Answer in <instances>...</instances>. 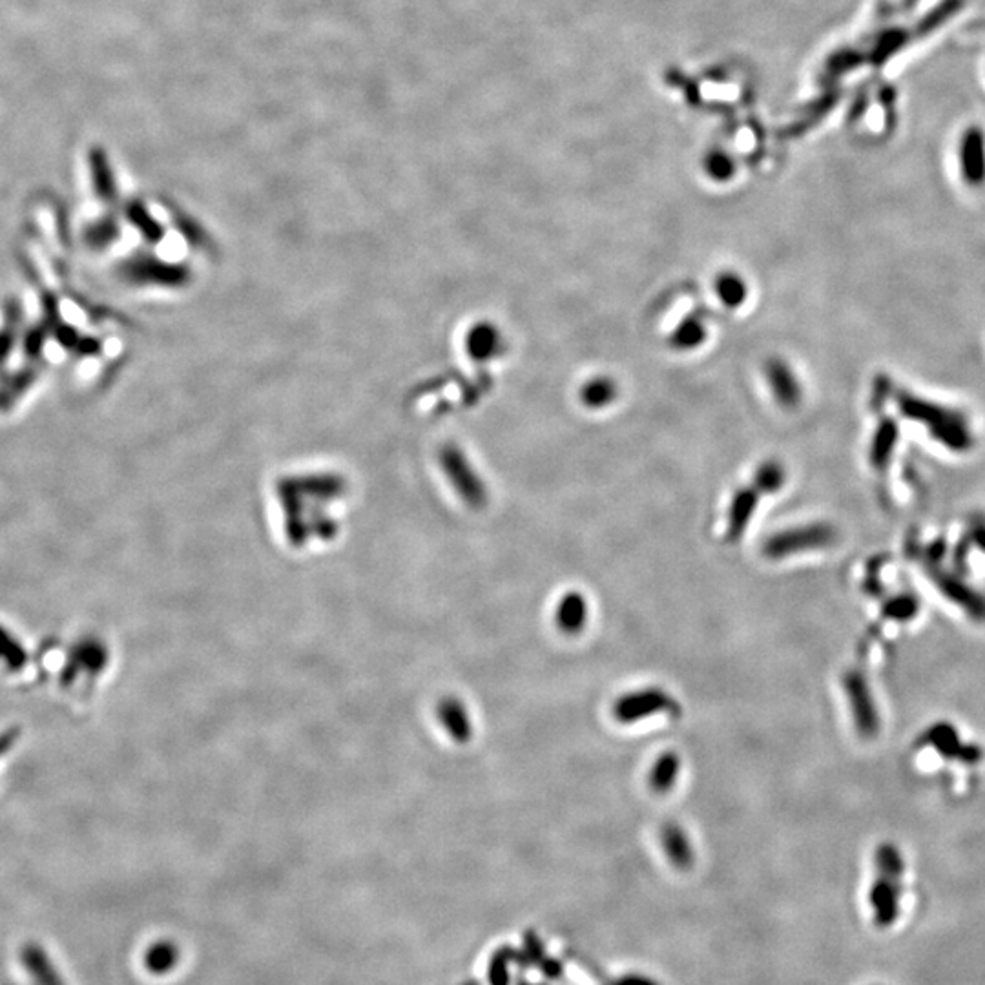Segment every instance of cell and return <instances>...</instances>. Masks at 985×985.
<instances>
[{
	"label": "cell",
	"mask_w": 985,
	"mask_h": 985,
	"mask_svg": "<svg viewBox=\"0 0 985 985\" xmlns=\"http://www.w3.org/2000/svg\"><path fill=\"white\" fill-rule=\"evenodd\" d=\"M880 878L871 891V907L874 923L880 929H889L900 918L903 865L900 856L892 849H883L878 858Z\"/></svg>",
	"instance_id": "1"
},
{
	"label": "cell",
	"mask_w": 985,
	"mask_h": 985,
	"mask_svg": "<svg viewBox=\"0 0 985 985\" xmlns=\"http://www.w3.org/2000/svg\"><path fill=\"white\" fill-rule=\"evenodd\" d=\"M903 411L909 416L923 420L940 442L953 449H965L971 444L969 431L958 413L947 411L944 407L925 404L922 400L909 398L903 402Z\"/></svg>",
	"instance_id": "2"
},
{
	"label": "cell",
	"mask_w": 985,
	"mask_h": 985,
	"mask_svg": "<svg viewBox=\"0 0 985 985\" xmlns=\"http://www.w3.org/2000/svg\"><path fill=\"white\" fill-rule=\"evenodd\" d=\"M679 706L672 695L663 688H643L619 697L612 706L615 721L632 725L657 714H677Z\"/></svg>",
	"instance_id": "3"
},
{
	"label": "cell",
	"mask_w": 985,
	"mask_h": 985,
	"mask_svg": "<svg viewBox=\"0 0 985 985\" xmlns=\"http://www.w3.org/2000/svg\"><path fill=\"white\" fill-rule=\"evenodd\" d=\"M836 539L834 529L829 524H810L803 528L787 529L776 533L765 542L763 553L768 559H785L794 553L818 550L829 546Z\"/></svg>",
	"instance_id": "4"
},
{
	"label": "cell",
	"mask_w": 985,
	"mask_h": 985,
	"mask_svg": "<svg viewBox=\"0 0 985 985\" xmlns=\"http://www.w3.org/2000/svg\"><path fill=\"white\" fill-rule=\"evenodd\" d=\"M442 464H444L447 475L453 480L455 488L458 489V493L462 495L467 504L482 506L488 500L486 486L482 484L477 471H473L471 464L462 455V451H458L455 447H449L444 451Z\"/></svg>",
	"instance_id": "5"
},
{
	"label": "cell",
	"mask_w": 985,
	"mask_h": 985,
	"mask_svg": "<svg viewBox=\"0 0 985 985\" xmlns=\"http://www.w3.org/2000/svg\"><path fill=\"white\" fill-rule=\"evenodd\" d=\"M768 387L776 402L787 409H794L803 400V387L792 367L781 358H772L765 365Z\"/></svg>",
	"instance_id": "6"
},
{
	"label": "cell",
	"mask_w": 985,
	"mask_h": 985,
	"mask_svg": "<svg viewBox=\"0 0 985 985\" xmlns=\"http://www.w3.org/2000/svg\"><path fill=\"white\" fill-rule=\"evenodd\" d=\"M22 967L35 985H66L59 969L53 964L50 954L37 942H28L21 947Z\"/></svg>",
	"instance_id": "7"
},
{
	"label": "cell",
	"mask_w": 985,
	"mask_h": 985,
	"mask_svg": "<svg viewBox=\"0 0 985 985\" xmlns=\"http://www.w3.org/2000/svg\"><path fill=\"white\" fill-rule=\"evenodd\" d=\"M588 601L581 591H568L560 597L555 608V623L559 630L566 635H577L584 630L590 617Z\"/></svg>",
	"instance_id": "8"
},
{
	"label": "cell",
	"mask_w": 985,
	"mask_h": 985,
	"mask_svg": "<svg viewBox=\"0 0 985 985\" xmlns=\"http://www.w3.org/2000/svg\"><path fill=\"white\" fill-rule=\"evenodd\" d=\"M757 502H759V491L756 488H743L737 491L728 509L726 539L734 542L745 533L748 522L756 513Z\"/></svg>",
	"instance_id": "9"
},
{
	"label": "cell",
	"mask_w": 985,
	"mask_h": 985,
	"mask_svg": "<svg viewBox=\"0 0 985 985\" xmlns=\"http://www.w3.org/2000/svg\"><path fill=\"white\" fill-rule=\"evenodd\" d=\"M661 845L668 860L679 871H686L694 865L695 852L683 827L677 823H666L661 829Z\"/></svg>",
	"instance_id": "10"
},
{
	"label": "cell",
	"mask_w": 985,
	"mask_h": 985,
	"mask_svg": "<svg viewBox=\"0 0 985 985\" xmlns=\"http://www.w3.org/2000/svg\"><path fill=\"white\" fill-rule=\"evenodd\" d=\"M467 349L478 362H488L502 353L504 338L493 323H478L469 332Z\"/></svg>",
	"instance_id": "11"
},
{
	"label": "cell",
	"mask_w": 985,
	"mask_h": 985,
	"mask_svg": "<svg viewBox=\"0 0 985 985\" xmlns=\"http://www.w3.org/2000/svg\"><path fill=\"white\" fill-rule=\"evenodd\" d=\"M179 960H181V949L172 940H157L146 949L145 967L152 975H170L179 965Z\"/></svg>",
	"instance_id": "12"
},
{
	"label": "cell",
	"mask_w": 985,
	"mask_h": 985,
	"mask_svg": "<svg viewBox=\"0 0 985 985\" xmlns=\"http://www.w3.org/2000/svg\"><path fill=\"white\" fill-rule=\"evenodd\" d=\"M617 396L619 385L610 376H595L582 385L581 402L593 411L612 405Z\"/></svg>",
	"instance_id": "13"
},
{
	"label": "cell",
	"mask_w": 985,
	"mask_h": 985,
	"mask_svg": "<svg viewBox=\"0 0 985 985\" xmlns=\"http://www.w3.org/2000/svg\"><path fill=\"white\" fill-rule=\"evenodd\" d=\"M681 772V757L675 752H664L655 761L648 783L657 794H666L674 788L675 781L679 779Z\"/></svg>",
	"instance_id": "14"
},
{
	"label": "cell",
	"mask_w": 985,
	"mask_h": 985,
	"mask_svg": "<svg viewBox=\"0 0 985 985\" xmlns=\"http://www.w3.org/2000/svg\"><path fill=\"white\" fill-rule=\"evenodd\" d=\"M716 294L728 309L741 307L748 298L747 281L737 272H723L716 280Z\"/></svg>",
	"instance_id": "15"
},
{
	"label": "cell",
	"mask_w": 985,
	"mask_h": 985,
	"mask_svg": "<svg viewBox=\"0 0 985 985\" xmlns=\"http://www.w3.org/2000/svg\"><path fill=\"white\" fill-rule=\"evenodd\" d=\"M706 334L708 331L705 322L699 320L697 316H688L675 327L670 336V343L679 351H692L705 343Z\"/></svg>",
	"instance_id": "16"
},
{
	"label": "cell",
	"mask_w": 985,
	"mask_h": 985,
	"mask_svg": "<svg viewBox=\"0 0 985 985\" xmlns=\"http://www.w3.org/2000/svg\"><path fill=\"white\" fill-rule=\"evenodd\" d=\"M785 482H787L785 467L781 466L779 462L768 460L757 469L756 477H754V488L759 493H776L785 486Z\"/></svg>",
	"instance_id": "17"
},
{
	"label": "cell",
	"mask_w": 985,
	"mask_h": 985,
	"mask_svg": "<svg viewBox=\"0 0 985 985\" xmlns=\"http://www.w3.org/2000/svg\"><path fill=\"white\" fill-rule=\"evenodd\" d=\"M444 716H446V723L449 726V730L458 737V739H467L471 730H469V723H467L466 712L462 710V706L457 705V703H449L444 710Z\"/></svg>",
	"instance_id": "18"
},
{
	"label": "cell",
	"mask_w": 985,
	"mask_h": 985,
	"mask_svg": "<svg viewBox=\"0 0 985 985\" xmlns=\"http://www.w3.org/2000/svg\"><path fill=\"white\" fill-rule=\"evenodd\" d=\"M509 964H511V958H509L508 949L495 954V958L491 962V969H489L493 985H509Z\"/></svg>",
	"instance_id": "19"
},
{
	"label": "cell",
	"mask_w": 985,
	"mask_h": 985,
	"mask_svg": "<svg viewBox=\"0 0 985 985\" xmlns=\"http://www.w3.org/2000/svg\"><path fill=\"white\" fill-rule=\"evenodd\" d=\"M612 985H661L650 976L630 973V975L619 976Z\"/></svg>",
	"instance_id": "20"
}]
</instances>
